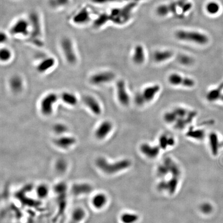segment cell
<instances>
[{"label": "cell", "instance_id": "cell-32", "mask_svg": "<svg viewBox=\"0 0 223 223\" xmlns=\"http://www.w3.org/2000/svg\"><path fill=\"white\" fill-rule=\"evenodd\" d=\"M176 5L174 4L169 5H161L157 9V13L159 15L164 16L168 15V13H172L176 11Z\"/></svg>", "mask_w": 223, "mask_h": 223}, {"label": "cell", "instance_id": "cell-19", "mask_svg": "<svg viewBox=\"0 0 223 223\" xmlns=\"http://www.w3.org/2000/svg\"><path fill=\"white\" fill-rule=\"evenodd\" d=\"M72 0H47L49 8L53 11H61L69 6Z\"/></svg>", "mask_w": 223, "mask_h": 223}, {"label": "cell", "instance_id": "cell-18", "mask_svg": "<svg viewBox=\"0 0 223 223\" xmlns=\"http://www.w3.org/2000/svg\"><path fill=\"white\" fill-rule=\"evenodd\" d=\"M159 146H153L147 143H144L140 147L141 153L149 159H155L159 155L160 151Z\"/></svg>", "mask_w": 223, "mask_h": 223}, {"label": "cell", "instance_id": "cell-9", "mask_svg": "<svg viewBox=\"0 0 223 223\" xmlns=\"http://www.w3.org/2000/svg\"><path fill=\"white\" fill-rule=\"evenodd\" d=\"M53 145L58 149L69 151L73 148L77 143V138L73 135L66 134L55 136L52 140Z\"/></svg>", "mask_w": 223, "mask_h": 223}, {"label": "cell", "instance_id": "cell-17", "mask_svg": "<svg viewBox=\"0 0 223 223\" xmlns=\"http://www.w3.org/2000/svg\"><path fill=\"white\" fill-rule=\"evenodd\" d=\"M60 95V100L64 104L70 107L77 106L79 103V98L75 93L71 91H62Z\"/></svg>", "mask_w": 223, "mask_h": 223}, {"label": "cell", "instance_id": "cell-20", "mask_svg": "<svg viewBox=\"0 0 223 223\" xmlns=\"http://www.w3.org/2000/svg\"><path fill=\"white\" fill-rule=\"evenodd\" d=\"M146 59V55L144 47L141 44L135 46L132 55V60L134 63L137 65L144 64Z\"/></svg>", "mask_w": 223, "mask_h": 223}, {"label": "cell", "instance_id": "cell-3", "mask_svg": "<svg viewBox=\"0 0 223 223\" xmlns=\"http://www.w3.org/2000/svg\"><path fill=\"white\" fill-rule=\"evenodd\" d=\"M7 31L11 37L27 39L30 34V22L27 15H19L14 19Z\"/></svg>", "mask_w": 223, "mask_h": 223}, {"label": "cell", "instance_id": "cell-31", "mask_svg": "<svg viewBox=\"0 0 223 223\" xmlns=\"http://www.w3.org/2000/svg\"><path fill=\"white\" fill-rule=\"evenodd\" d=\"M184 77L179 73H172L168 76V83L172 86H182Z\"/></svg>", "mask_w": 223, "mask_h": 223}, {"label": "cell", "instance_id": "cell-25", "mask_svg": "<svg viewBox=\"0 0 223 223\" xmlns=\"http://www.w3.org/2000/svg\"><path fill=\"white\" fill-rule=\"evenodd\" d=\"M209 141L212 154L214 155H217L219 152V148L221 146L217 133L214 132L210 133L209 136Z\"/></svg>", "mask_w": 223, "mask_h": 223}, {"label": "cell", "instance_id": "cell-23", "mask_svg": "<svg viewBox=\"0 0 223 223\" xmlns=\"http://www.w3.org/2000/svg\"><path fill=\"white\" fill-rule=\"evenodd\" d=\"M163 163L168 169L169 172L172 174V177L179 178L181 174V170L178 166L170 158H166L164 160Z\"/></svg>", "mask_w": 223, "mask_h": 223}, {"label": "cell", "instance_id": "cell-34", "mask_svg": "<svg viewBox=\"0 0 223 223\" xmlns=\"http://www.w3.org/2000/svg\"><path fill=\"white\" fill-rule=\"evenodd\" d=\"M120 221L122 223H134L139 219L137 214L131 213H124L120 216Z\"/></svg>", "mask_w": 223, "mask_h": 223}, {"label": "cell", "instance_id": "cell-15", "mask_svg": "<svg viewBox=\"0 0 223 223\" xmlns=\"http://www.w3.org/2000/svg\"><path fill=\"white\" fill-rule=\"evenodd\" d=\"M25 80L19 75H13L8 79V87L14 94H19L24 90Z\"/></svg>", "mask_w": 223, "mask_h": 223}, {"label": "cell", "instance_id": "cell-10", "mask_svg": "<svg viewBox=\"0 0 223 223\" xmlns=\"http://www.w3.org/2000/svg\"><path fill=\"white\" fill-rule=\"evenodd\" d=\"M113 127L112 122L108 119H105L96 126L93 132L94 137L99 141H103L110 134Z\"/></svg>", "mask_w": 223, "mask_h": 223}, {"label": "cell", "instance_id": "cell-5", "mask_svg": "<svg viewBox=\"0 0 223 223\" xmlns=\"http://www.w3.org/2000/svg\"><path fill=\"white\" fill-rule=\"evenodd\" d=\"M96 165L102 172L106 174H115L128 168L131 165L130 161L124 159L114 163H110L104 158H99L96 160Z\"/></svg>", "mask_w": 223, "mask_h": 223}, {"label": "cell", "instance_id": "cell-11", "mask_svg": "<svg viewBox=\"0 0 223 223\" xmlns=\"http://www.w3.org/2000/svg\"><path fill=\"white\" fill-rule=\"evenodd\" d=\"M84 106L93 115L99 116L102 113V107L99 100L95 96L90 94L84 95L82 98Z\"/></svg>", "mask_w": 223, "mask_h": 223}, {"label": "cell", "instance_id": "cell-40", "mask_svg": "<svg viewBox=\"0 0 223 223\" xmlns=\"http://www.w3.org/2000/svg\"><path fill=\"white\" fill-rule=\"evenodd\" d=\"M195 84L194 80L191 77H184L182 86L186 88H191L194 86Z\"/></svg>", "mask_w": 223, "mask_h": 223}, {"label": "cell", "instance_id": "cell-24", "mask_svg": "<svg viewBox=\"0 0 223 223\" xmlns=\"http://www.w3.org/2000/svg\"><path fill=\"white\" fill-rule=\"evenodd\" d=\"M51 192V189L48 184L41 183L36 186L35 193L38 198L45 199L47 198Z\"/></svg>", "mask_w": 223, "mask_h": 223}, {"label": "cell", "instance_id": "cell-28", "mask_svg": "<svg viewBox=\"0 0 223 223\" xmlns=\"http://www.w3.org/2000/svg\"><path fill=\"white\" fill-rule=\"evenodd\" d=\"M13 57V53L11 49L7 46H2L0 49V61L3 63L10 62Z\"/></svg>", "mask_w": 223, "mask_h": 223}, {"label": "cell", "instance_id": "cell-35", "mask_svg": "<svg viewBox=\"0 0 223 223\" xmlns=\"http://www.w3.org/2000/svg\"><path fill=\"white\" fill-rule=\"evenodd\" d=\"M167 191L170 194H174L177 190L178 185V177H172L170 180L167 181Z\"/></svg>", "mask_w": 223, "mask_h": 223}, {"label": "cell", "instance_id": "cell-46", "mask_svg": "<svg viewBox=\"0 0 223 223\" xmlns=\"http://www.w3.org/2000/svg\"><path fill=\"white\" fill-rule=\"evenodd\" d=\"M220 99H221V100H222V101L223 102V95H222V96L221 97Z\"/></svg>", "mask_w": 223, "mask_h": 223}, {"label": "cell", "instance_id": "cell-45", "mask_svg": "<svg viewBox=\"0 0 223 223\" xmlns=\"http://www.w3.org/2000/svg\"><path fill=\"white\" fill-rule=\"evenodd\" d=\"M188 0H179L178 1V4L181 5V7H184V5H186L184 4Z\"/></svg>", "mask_w": 223, "mask_h": 223}, {"label": "cell", "instance_id": "cell-30", "mask_svg": "<svg viewBox=\"0 0 223 223\" xmlns=\"http://www.w3.org/2000/svg\"><path fill=\"white\" fill-rule=\"evenodd\" d=\"M186 136L193 139L202 140L205 136V131L203 129L191 128L187 131Z\"/></svg>", "mask_w": 223, "mask_h": 223}, {"label": "cell", "instance_id": "cell-21", "mask_svg": "<svg viewBox=\"0 0 223 223\" xmlns=\"http://www.w3.org/2000/svg\"><path fill=\"white\" fill-rule=\"evenodd\" d=\"M87 212L81 207L75 208L71 214V221L75 223H82L86 219Z\"/></svg>", "mask_w": 223, "mask_h": 223}, {"label": "cell", "instance_id": "cell-42", "mask_svg": "<svg viewBox=\"0 0 223 223\" xmlns=\"http://www.w3.org/2000/svg\"><path fill=\"white\" fill-rule=\"evenodd\" d=\"M117 1L118 0H90L91 3L95 5H103L110 3L114 2Z\"/></svg>", "mask_w": 223, "mask_h": 223}, {"label": "cell", "instance_id": "cell-27", "mask_svg": "<svg viewBox=\"0 0 223 223\" xmlns=\"http://www.w3.org/2000/svg\"><path fill=\"white\" fill-rule=\"evenodd\" d=\"M175 144L174 137L168 136L167 135L163 134L159 139V146L162 149H166L168 147L173 146Z\"/></svg>", "mask_w": 223, "mask_h": 223}, {"label": "cell", "instance_id": "cell-43", "mask_svg": "<svg viewBox=\"0 0 223 223\" xmlns=\"http://www.w3.org/2000/svg\"><path fill=\"white\" fill-rule=\"evenodd\" d=\"M134 101L136 103V104L139 106H142L145 104V102L144 101L143 98L142 97L141 95V93H138L135 96Z\"/></svg>", "mask_w": 223, "mask_h": 223}, {"label": "cell", "instance_id": "cell-14", "mask_svg": "<svg viewBox=\"0 0 223 223\" xmlns=\"http://www.w3.org/2000/svg\"><path fill=\"white\" fill-rule=\"evenodd\" d=\"M56 63V60L54 57L46 56L38 62L35 66L36 70L38 73L44 75L54 68Z\"/></svg>", "mask_w": 223, "mask_h": 223}, {"label": "cell", "instance_id": "cell-47", "mask_svg": "<svg viewBox=\"0 0 223 223\" xmlns=\"http://www.w3.org/2000/svg\"><path fill=\"white\" fill-rule=\"evenodd\" d=\"M220 146H223V142L222 144H220Z\"/></svg>", "mask_w": 223, "mask_h": 223}, {"label": "cell", "instance_id": "cell-33", "mask_svg": "<svg viewBox=\"0 0 223 223\" xmlns=\"http://www.w3.org/2000/svg\"><path fill=\"white\" fill-rule=\"evenodd\" d=\"M220 5L215 1H210L205 6L206 11L211 15L217 14L220 11Z\"/></svg>", "mask_w": 223, "mask_h": 223}, {"label": "cell", "instance_id": "cell-44", "mask_svg": "<svg viewBox=\"0 0 223 223\" xmlns=\"http://www.w3.org/2000/svg\"><path fill=\"white\" fill-rule=\"evenodd\" d=\"M158 189L159 191L163 192L167 191V181H162L158 184Z\"/></svg>", "mask_w": 223, "mask_h": 223}, {"label": "cell", "instance_id": "cell-13", "mask_svg": "<svg viewBox=\"0 0 223 223\" xmlns=\"http://www.w3.org/2000/svg\"><path fill=\"white\" fill-rule=\"evenodd\" d=\"M108 197L104 192H98L91 194L89 203L91 208L96 211H101L108 203Z\"/></svg>", "mask_w": 223, "mask_h": 223}, {"label": "cell", "instance_id": "cell-1", "mask_svg": "<svg viewBox=\"0 0 223 223\" xmlns=\"http://www.w3.org/2000/svg\"><path fill=\"white\" fill-rule=\"evenodd\" d=\"M30 22V34L27 41L34 46L42 48L44 46V22L42 13L38 9H33L27 14Z\"/></svg>", "mask_w": 223, "mask_h": 223}, {"label": "cell", "instance_id": "cell-8", "mask_svg": "<svg viewBox=\"0 0 223 223\" xmlns=\"http://www.w3.org/2000/svg\"><path fill=\"white\" fill-rule=\"evenodd\" d=\"M115 77V73L112 71H99L89 77V82L91 86L100 87L113 81Z\"/></svg>", "mask_w": 223, "mask_h": 223}, {"label": "cell", "instance_id": "cell-38", "mask_svg": "<svg viewBox=\"0 0 223 223\" xmlns=\"http://www.w3.org/2000/svg\"><path fill=\"white\" fill-rule=\"evenodd\" d=\"M178 61L182 65L189 66L192 64L194 60L192 58L186 55H181L178 58Z\"/></svg>", "mask_w": 223, "mask_h": 223}, {"label": "cell", "instance_id": "cell-6", "mask_svg": "<svg viewBox=\"0 0 223 223\" xmlns=\"http://www.w3.org/2000/svg\"><path fill=\"white\" fill-rule=\"evenodd\" d=\"M60 100V95L50 91L44 95L39 102V110L44 117H50L54 112L56 104Z\"/></svg>", "mask_w": 223, "mask_h": 223}, {"label": "cell", "instance_id": "cell-36", "mask_svg": "<svg viewBox=\"0 0 223 223\" xmlns=\"http://www.w3.org/2000/svg\"><path fill=\"white\" fill-rule=\"evenodd\" d=\"M163 119L167 124L174 125L177 120V115L174 112V110H172L170 111L166 112L164 114Z\"/></svg>", "mask_w": 223, "mask_h": 223}, {"label": "cell", "instance_id": "cell-37", "mask_svg": "<svg viewBox=\"0 0 223 223\" xmlns=\"http://www.w3.org/2000/svg\"><path fill=\"white\" fill-rule=\"evenodd\" d=\"M200 210L203 214H209L213 211V205L209 203H204L200 205Z\"/></svg>", "mask_w": 223, "mask_h": 223}, {"label": "cell", "instance_id": "cell-16", "mask_svg": "<svg viewBox=\"0 0 223 223\" xmlns=\"http://www.w3.org/2000/svg\"><path fill=\"white\" fill-rule=\"evenodd\" d=\"M161 87L158 84H153L146 87L141 93L145 103L150 102L155 99Z\"/></svg>", "mask_w": 223, "mask_h": 223}, {"label": "cell", "instance_id": "cell-7", "mask_svg": "<svg viewBox=\"0 0 223 223\" xmlns=\"http://www.w3.org/2000/svg\"><path fill=\"white\" fill-rule=\"evenodd\" d=\"M175 36L179 40L199 45H205L209 42L207 36L198 31L179 30L176 33Z\"/></svg>", "mask_w": 223, "mask_h": 223}, {"label": "cell", "instance_id": "cell-26", "mask_svg": "<svg viewBox=\"0 0 223 223\" xmlns=\"http://www.w3.org/2000/svg\"><path fill=\"white\" fill-rule=\"evenodd\" d=\"M223 89V82L216 89H213L209 91L206 96L207 99L209 101L214 102L220 99L222 96V91Z\"/></svg>", "mask_w": 223, "mask_h": 223}, {"label": "cell", "instance_id": "cell-41", "mask_svg": "<svg viewBox=\"0 0 223 223\" xmlns=\"http://www.w3.org/2000/svg\"><path fill=\"white\" fill-rule=\"evenodd\" d=\"M11 36L8 33V31L1 30L0 33V42L1 44H5L8 42L9 37Z\"/></svg>", "mask_w": 223, "mask_h": 223}, {"label": "cell", "instance_id": "cell-29", "mask_svg": "<svg viewBox=\"0 0 223 223\" xmlns=\"http://www.w3.org/2000/svg\"><path fill=\"white\" fill-rule=\"evenodd\" d=\"M69 128L66 124L63 122H56L52 127V131L55 136L66 134L68 132Z\"/></svg>", "mask_w": 223, "mask_h": 223}, {"label": "cell", "instance_id": "cell-2", "mask_svg": "<svg viewBox=\"0 0 223 223\" xmlns=\"http://www.w3.org/2000/svg\"><path fill=\"white\" fill-rule=\"evenodd\" d=\"M97 14L89 4H82L71 13L68 17L70 25L77 27L91 25Z\"/></svg>", "mask_w": 223, "mask_h": 223}, {"label": "cell", "instance_id": "cell-4", "mask_svg": "<svg viewBox=\"0 0 223 223\" xmlns=\"http://www.w3.org/2000/svg\"><path fill=\"white\" fill-rule=\"evenodd\" d=\"M59 46L66 62L71 66L77 64L78 62V55L72 38L68 36L62 37L60 39Z\"/></svg>", "mask_w": 223, "mask_h": 223}, {"label": "cell", "instance_id": "cell-12", "mask_svg": "<svg viewBox=\"0 0 223 223\" xmlns=\"http://www.w3.org/2000/svg\"><path fill=\"white\" fill-rule=\"evenodd\" d=\"M116 91L117 100L119 103L122 106H128L130 103V97L124 80L119 79L116 82Z\"/></svg>", "mask_w": 223, "mask_h": 223}, {"label": "cell", "instance_id": "cell-22", "mask_svg": "<svg viewBox=\"0 0 223 223\" xmlns=\"http://www.w3.org/2000/svg\"><path fill=\"white\" fill-rule=\"evenodd\" d=\"M174 55L172 51L168 50H158L153 54V59L155 62L158 63L166 62L170 60Z\"/></svg>", "mask_w": 223, "mask_h": 223}, {"label": "cell", "instance_id": "cell-39", "mask_svg": "<svg viewBox=\"0 0 223 223\" xmlns=\"http://www.w3.org/2000/svg\"><path fill=\"white\" fill-rule=\"evenodd\" d=\"M168 173H170L168 169L164 164H162L158 167L157 174L159 177H165Z\"/></svg>", "mask_w": 223, "mask_h": 223}]
</instances>
